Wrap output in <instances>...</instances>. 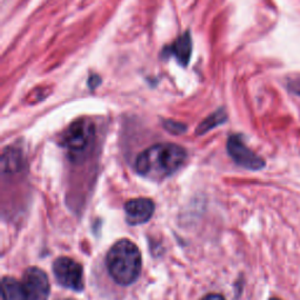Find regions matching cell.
Segmentation results:
<instances>
[{"mask_svg":"<svg viewBox=\"0 0 300 300\" xmlns=\"http://www.w3.org/2000/svg\"><path fill=\"white\" fill-rule=\"evenodd\" d=\"M186 159L187 151L184 148L174 143H158L143 150L138 155L135 167L143 177L161 181L178 171Z\"/></svg>","mask_w":300,"mask_h":300,"instance_id":"obj_1","label":"cell"},{"mask_svg":"<svg viewBox=\"0 0 300 300\" xmlns=\"http://www.w3.org/2000/svg\"><path fill=\"white\" fill-rule=\"evenodd\" d=\"M106 266L110 278L121 286L134 284L141 276L142 256L138 246L129 239H120L106 256Z\"/></svg>","mask_w":300,"mask_h":300,"instance_id":"obj_2","label":"cell"},{"mask_svg":"<svg viewBox=\"0 0 300 300\" xmlns=\"http://www.w3.org/2000/svg\"><path fill=\"white\" fill-rule=\"evenodd\" d=\"M95 138V127L88 118H80L73 122L61 137V145L73 159L82 157L93 146Z\"/></svg>","mask_w":300,"mask_h":300,"instance_id":"obj_3","label":"cell"},{"mask_svg":"<svg viewBox=\"0 0 300 300\" xmlns=\"http://www.w3.org/2000/svg\"><path fill=\"white\" fill-rule=\"evenodd\" d=\"M53 273L56 282L65 289L75 292L84 291V268L76 261L69 257H59L53 263Z\"/></svg>","mask_w":300,"mask_h":300,"instance_id":"obj_4","label":"cell"},{"mask_svg":"<svg viewBox=\"0 0 300 300\" xmlns=\"http://www.w3.org/2000/svg\"><path fill=\"white\" fill-rule=\"evenodd\" d=\"M227 150L233 162L248 170H261L265 167V161L245 145L239 135L230 136L227 143Z\"/></svg>","mask_w":300,"mask_h":300,"instance_id":"obj_5","label":"cell"},{"mask_svg":"<svg viewBox=\"0 0 300 300\" xmlns=\"http://www.w3.org/2000/svg\"><path fill=\"white\" fill-rule=\"evenodd\" d=\"M22 284L28 300H48L51 294V284L44 270L30 266L25 270Z\"/></svg>","mask_w":300,"mask_h":300,"instance_id":"obj_6","label":"cell"},{"mask_svg":"<svg viewBox=\"0 0 300 300\" xmlns=\"http://www.w3.org/2000/svg\"><path fill=\"white\" fill-rule=\"evenodd\" d=\"M154 212L155 203L150 198H134L125 204L126 222L133 227L149 222Z\"/></svg>","mask_w":300,"mask_h":300,"instance_id":"obj_7","label":"cell"},{"mask_svg":"<svg viewBox=\"0 0 300 300\" xmlns=\"http://www.w3.org/2000/svg\"><path fill=\"white\" fill-rule=\"evenodd\" d=\"M192 54V39L189 32L179 36L178 39L174 41V44L170 45L163 49L162 56H174L177 63L182 66H187L190 61Z\"/></svg>","mask_w":300,"mask_h":300,"instance_id":"obj_8","label":"cell"},{"mask_svg":"<svg viewBox=\"0 0 300 300\" xmlns=\"http://www.w3.org/2000/svg\"><path fill=\"white\" fill-rule=\"evenodd\" d=\"M2 298L3 300H28L22 282L10 276L2 279Z\"/></svg>","mask_w":300,"mask_h":300,"instance_id":"obj_9","label":"cell"},{"mask_svg":"<svg viewBox=\"0 0 300 300\" xmlns=\"http://www.w3.org/2000/svg\"><path fill=\"white\" fill-rule=\"evenodd\" d=\"M22 168V154L15 148H7L3 153L2 170L4 174L16 172Z\"/></svg>","mask_w":300,"mask_h":300,"instance_id":"obj_10","label":"cell"},{"mask_svg":"<svg viewBox=\"0 0 300 300\" xmlns=\"http://www.w3.org/2000/svg\"><path fill=\"white\" fill-rule=\"evenodd\" d=\"M225 121H227V113H225V110L223 108H221L217 110V112L209 115L204 121L199 123V126L197 127L196 134L203 135L205 133H209L211 129L216 128V127H218Z\"/></svg>","mask_w":300,"mask_h":300,"instance_id":"obj_11","label":"cell"},{"mask_svg":"<svg viewBox=\"0 0 300 300\" xmlns=\"http://www.w3.org/2000/svg\"><path fill=\"white\" fill-rule=\"evenodd\" d=\"M163 127H164V129H167L171 134H182L187 129L186 125H183V123H181L178 121H172V120L164 121Z\"/></svg>","mask_w":300,"mask_h":300,"instance_id":"obj_12","label":"cell"},{"mask_svg":"<svg viewBox=\"0 0 300 300\" xmlns=\"http://www.w3.org/2000/svg\"><path fill=\"white\" fill-rule=\"evenodd\" d=\"M289 89H290L292 93L297 94V95L300 96V79L290 81V82H289Z\"/></svg>","mask_w":300,"mask_h":300,"instance_id":"obj_13","label":"cell"},{"mask_svg":"<svg viewBox=\"0 0 300 300\" xmlns=\"http://www.w3.org/2000/svg\"><path fill=\"white\" fill-rule=\"evenodd\" d=\"M101 84V79H100V76H97V75H92L89 77V81H88V85H89V87L92 88V89H95L98 85Z\"/></svg>","mask_w":300,"mask_h":300,"instance_id":"obj_14","label":"cell"},{"mask_svg":"<svg viewBox=\"0 0 300 300\" xmlns=\"http://www.w3.org/2000/svg\"><path fill=\"white\" fill-rule=\"evenodd\" d=\"M201 300H225V298L222 294L210 293V294L205 295V297H203Z\"/></svg>","mask_w":300,"mask_h":300,"instance_id":"obj_15","label":"cell"},{"mask_svg":"<svg viewBox=\"0 0 300 300\" xmlns=\"http://www.w3.org/2000/svg\"><path fill=\"white\" fill-rule=\"evenodd\" d=\"M270 300H281L279 298H270Z\"/></svg>","mask_w":300,"mask_h":300,"instance_id":"obj_16","label":"cell"},{"mask_svg":"<svg viewBox=\"0 0 300 300\" xmlns=\"http://www.w3.org/2000/svg\"><path fill=\"white\" fill-rule=\"evenodd\" d=\"M67 300H73V299H67Z\"/></svg>","mask_w":300,"mask_h":300,"instance_id":"obj_17","label":"cell"}]
</instances>
